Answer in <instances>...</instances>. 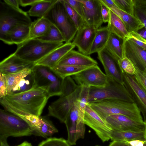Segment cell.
Segmentation results:
<instances>
[{
    "label": "cell",
    "mask_w": 146,
    "mask_h": 146,
    "mask_svg": "<svg viewBox=\"0 0 146 146\" xmlns=\"http://www.w3.org/2000/svg\"><path fill=\"white\" fill-rule=\"evenodd\" d=\"M49 98L44 89L35 88L21 93L7 96L0 100L26 113L40 116Z\"/></svg>",
    "instance_id": "6da1fadb"
},
{
    "label": "cell",
    "mask_w": 146,
    "mask_h": 146,
    "mask_svg": "<svg viewBox=\"0 0 146 146\" xmlns=\"http://www.w3.org/2000/svg\"><path fill=\"white\" fill-rule=\"evenodd\" d=\"M82 87L71 76L64 79L62 94L48 107V115L64 123L72 108L77 102Z\"/></svg>",
    "instance_id": "7a4b0ae2"
},
{
    "label": "cell",
    "mask_w": 146,
    "mask_h": 146,
    "mask_svg": "<svg viewBox=\"0 0 146 146\" xmlns=\"http://www.w3.org/2000/svg\"><path fill=\"white\" fill-rule=\"evenodd\" d=\"M88 104L105 120L110 115L121 114L136 121L144 122L140 110L135 102L109 99Z\"/></svg>",
    "instance_id": "3957f363"
},
{
    "label": "cell",
    "mask_w": 146,
    "mask_h": 146,
    "mask_svg": "<svg viewBox=\"0 0 146 146\" xmlns=\"http://www.w3.org/2000/svg\"><path fill=\"white\" fill-rule=\"evenodd\" d=\"M107 77V82L104 86L90 87L88 104L109 99L135 102L133 96L125 84H122L113 78Z\"/></svg>",
    "instance_id": "277c9868"
},
{
    "label": "cell",
    "mask_w": 146,
    "mask_h": 146,
    "mask_svg": "<svg viewBox=\"0 0 146 146\" xmlns=\"http://www.w3.org/2000/svg\"><path fill=\"white\" fill-rule=\"evenodd\" d=\"M63 44L47 42L36 38L31 39L18 45L14 53L20 58L35 64Z\"/></svg>",
    "instance_id": "5b68a950"
},
{
    "label": "cell",
    "mask_w": 146,
    "mask_h": 146,
    "mask_svg": "<svg viewBox=\"0 0 146 146\" xmlns=\"http://www.w3.org/2000/svg\"><path fill=\"white\" fill-rule=\"evenodd\" d=\"M29 14L21 9L0 1V39L5 43L7 35L13 28L20 25H30L32 23Z\"/></svg>",
    "instance_id": "8992f818"
},
{
    "label": "cell",
    "mask_w": 146,
    "mask_h": 146,
    "mask_svg": "<svg viewBox=\"0 0 146 146\" xmlns=\"http://www.w3.org/2000/svg\"><path fill=\"white\" fill-rule=\"evenodd\" d=\"M44 17L60 31L65 43L73 39L77 29L68 14L63 0H57Z\"/></svg>",
    "instance_id": "52a82bcc"
},
{
    "label": "cell",
    "mask_w": 146,
    "mask_h": 146,
    "mask_svg": "<svg viewBox=\"0 0 146 146\" xmlns=\"http://www.w3.org/2000/svg\"><path fill=\"white\" fill-rule=\"evenodd\" d=\"M35 88L44 89L49 97L60 96L62 94L64 79L48 67L35 64L32 68Z\"/></svg>",
    "instance_id": "ba28073f"
},
{
    "label": "cell",
    "mask_w": 146,
    "mask_h": 146,
    "mask_svg": "<svg viewBox=\"0 0 146 146\" xmlns=\"http://www.w3.org/2000/svg\"><path fill=\"white\" fill-rule=\"evenodd\" d=\"M34 135L30 125L19 116L5 110H0V137H20Z\"/></svg>",
    "instance_id": "9c48e42d"
},
{
    "label": "cell",
    "mask_w": 146,
    "mask_h": 146,
    "mask_svg": "<svg viewBox=\"0 0 146 146\" xmlns=\"http://www.w3.org/2000/svg\"><path fill=\"white\" fill-rule=\"evenodd\" d=\"M64 123L68 132L67 140L70 145H75L78 140L84 138L85 124L84 119L79 115L78 100L68 113Z\"/></svg>",
    "instance_id": "30bf717a"
},
{
    "label": "cell",
    "mask_w": 146,
    "mask_h": 146,
    "mask_svg": "<svg viewBox=\"0 0 146 146\" xmlns=\"http://www.w3.org/2000/svg\"><path fill=\"white\" fill-rule=\"evenodd\" d=\"M72 76L76 83L81 87H102L107 81V76L98 65L89 67Z\"/></svg>",
    "instance_id": "8fae6325"
},
{
    "label": "cell",
    "mask_w": 146,
    "mask_h": 146,
    "mask_svg": "<svg viewBox=\"0 0 146 146\" xmlns=\"http://www.w3.org/2000/svg\"><path fill=\"white\" fill-rule=\"evenodd\" d=\"M16 115L25 120L30 125L34 135L46 138L58 132L52 123L46 117L29 114L21 111L18 112Z\"/></svg>",
    "instance_id": "7c38bea8"
},
{
    "label": "cell",
    "mask_w": 146,
    "mask_h": 146,
    "mask_svg": "<svg viewBox=\"0 0 146 146\" xmlns=\"http://www.w3.org/2000/svg\"><path fill=\"white\" fill-rule=\"evenodd\" d=\"M84 121L85 124L92 129L103 142L110 139L113 129L88 104Z\"/></svg>",
    "instance_id": "4fadbf2b"
},
{
    "label": "cell",
    "mask_w": 146,
    "mask_h": 146,
    "mask_svg": "<svg viewBox=\"0 0 146 146\" xmlns=\"http://www.w3.org/2000/svg\"><path fill=\"white\" fill-rule=\"evenodd\" d=\"M122 48L123 55L135 67L146 73V51L127 38L123 40Z\"/></svg>",
    "instance_id": "5bb4252c"
},
{
    "label": "cell",
    "mask_w": 146,
    "mask_h": 146,
    "mask_svg": "<svg viewBox=\"0 0 146 146\" xmlns=\"http://www.w3.org/2000/svg\"><path fill=\"white\" fill-rule=\"evenodd\" d=\"M97 29L85 22L77 30L72 42L79 52L89 55Z\"/></svg>",
    "instance_id": "9a60e30c"
},
{
    "label": "cell",
    "mask_w": 146,
    "mask_h": 146,
    "mask_svg": "<svg viewBox=\"0 0 146 146\" xmlns=\"http://www.w3.org/2000/svg\"><path fill=\"white\" fill-rule=\"evenodd\" d=\"M98 58L102 64L105 74L118 82L124 84L118 60L105 48L97 52Z\"/></svg>",
    "instance_id": "2e32d148"
},
{
    "label": "cell",
    "mask_w": 146,
    "mask_h": 146,
    "mask_svg": "<svg viewBox=\"0 0 146 146\" xmlns=\"http://www.w3.org/2000/svg\"><path fill=\"white\" fill-rule=\"evenodd\" d=\"M124 84L133 96L146 122V93L133 75L121 73Z\"/></svg>",
    "instance_id": "e0dca14e"
},
{
    "label": "cell",
    "mask_w": 146,
    "mask_h": 146,
    "mask_svg": "<svg viewBox=\"0 0 146 146\" xmlns=\"http://www.w3.org/2000/svg\"><path fill=\"white\" fill-rule=\"evenodd\" d=\"M105 121L113 129L120 131H144L145 123L135 121L125 115L115 114L107 117Z\"/></svg>",
    "instance_id": "ac0fdd59"
},
{
    "label": "cell",
    "mask_w": 146,
    "mask_h": 146,
    "mask_svg": "<svg viewBox=\"0 0 146 146\" xmlns=\"http://www.w3.org/2000/svg\"><path fill=\"white\" fill-rule=\"evenodd\" d=\"M83 4L84 19L88 25L96 29L101 27L103 21L100 0H79Z\"/></svg>",
    "instance_id": "d6986e66"
},
{
    "label": "cell",
    "mask_w": 146,
    "mask_h": 146,
    "mask_svg": "<svg viewBox=\"0 0 146 146\" xmlns=\"http://www.w3.org/2000/svg\"><path fill=\"white\" fill-rule=\"evenodd\" d=\"M35 64L20 58L13 53L1 62L0 72L5 74L16 73L25 69H32Z\"/></svg>",
    "instance_id": "ffe728a7"
},
{
    "label": "cell",
    "mask_w": 146,
    "mask_h": 146,
    "mask_svg": "<svg viewBox=\"0 0 146 146\" xmlns=\"http://www.w3.org/2000/svg\"><path fill=\"white\" fill-rule=\"evenodd\" d=\"M98 64L97 62L89 55L72 50L62 57L57 64L90 67Z\"/></svg>",
    "instance_id": "44dd1931"
},
{
    "label": "cell",
    "mask_w": 146,
    "mask_h": 146,
    "mask_svg": "<svg viewBox=\"0 0 146 146\" xmlns=\"http://www.w3.org/2000/svg\"><path fill=\"white\" fill-rule=\"evenodd\" d=\"M75 46L71 42L65 43L52 51L35 64L42 65L52 68L62 57Z\"/></svg>",
    "instance_id": "7402d4cb"
},
{
    "label": "cell",
    "mask_w": 146,
    "mask_h": 146,
    "mask_svg": "<svg viewBox=\"0 0 146 146\" xmlns=\"http://www.w3.org/2000/svg\"><path fill=\"white\" fill-rule=\"evenodd\" d=\"M109 9L119 18L129 33L137 32L139 30L144 27L142 22L135 15H131L117 8Z\"/></svg>",
    "instance_id": "603a6c76"
},
{
    "label": "cell",
    "mask_w": 146,
    "mask_h": 146,
    "mask_svg": "<svg viewBox=\"0 0 146 146\" xmlns=\"http://www.w3.org/2000/svg\"><path fill=\"white\" fill-rule=\"evenodd\" d=\"M30 25H20L12 29L7 37L5 43L17 46L27 40L30 34Z\"/></svg>",
    "instance_id": "cb8c5ba5"
},
{
    "label": "cell",
    "mask_w": 146,
    "mask_h": 146,
    "mask_svg": "<svg viewBox=\"0 0 146 146\" xmlns=\"http://www.w3.org/2000/svg\"><path fill=\"white\" fill-rule=\"evenodd\" d=\"M52 24L44 17L39 18L32 22L30 25L29 36L28 40L44 36L48 32Z\"/></svg>",
    "instance_id": "d4e9b609"
},
{
    "label": "cell",
    "mask_w": 146,
    "mask_h": 146,
    "mask_svg": "<svg viewBox=\"0 0 146 146\" xmlns=\"http://www.w3.org/2000/svg\"><path fill=\"white\" fill-rule=\"evenodd\" d=\"M107 27L111 33L115 35L123 40L129 33L119 18L110 10V19Z\"/></svg>",
    "instance_id": "484cf974"
},
{
    "label": "cell",
    "mask_w": 146,
    "mask_h": 146,
    "mask_svg": "<svg viewBox=\"0 0 146 146\" xmlns=\"http://www.w3.org/2000/svg\"><path fill=\"white\" fill-rule=\"evenodd\" d=\"M111 33L107 26L97 29L96 35L89 53V55L98 52L104 48Z\"/></svg>",
    "instance_id": "4316f807"
},
{
    "label": "cell",
    "mask_w": 146,
    "mask_h": 146,
    "mask_svg": "<svg viewBox=\"0 0 146 146\" xmlns=\"http://www.w3.org/2000/svg\"><path fill=\"white\" fill-rule=\"evenodd\" d=\"M110 139L112 141L127 142L135 140H146L144 131H120L113 129Z\"/></svg>",
    "instance_id": "83f0119b"
},
{
    "label": "cell",
    "mask_w": 146,
    "mask_h": 146,
    "mask_svg": "<svg viewBox=\"0 0 146 146\" xmlns=\"http://www.w3.org/2000/svg\"><path fill=\"white\" fill-rule=\"evenodd\" d=\"M57 0H40L31 7L28 11L31 16L39 18L44 17Z\"/></svg>",
    "instance_id": "f1b7e54d"
},
{
    "label": "cell",
    "mask_w": 146,
    "mask_h": 146,
    "mask_svg": "<svg viewBox=\"0 0 146 146\" xmlns=\"http://www.w3.org/2000/svg\"><path fill=\"white\" fill-rule=\"evenodd\" d=\"M123 40L111 33L105 48L118 60L124 56L122 44Z\"/></svg>",
    "instance_id": "f546056e"
},
{
    "label": "cell",
    "mask_w": 146,
    "mask_h": 146,
    "mask_svg": "<svg viewBox=\"0 0 146 146\" xmlns=\"http://www.w3.org/2000/svg\"><path fill=\"white\" fill-rule=\"evenodd\" d=\"M89 67H90L57 64L52 69L59 76L64 79L68 77L74 75Z\"/></svg>",
    "instance_id": "4dcf8cb0"
},
{
    "label": "cell",
    "mask_w": 146,
    "mask_h": 146,
    "mask_svg": "<svg viewBox=\"0 0 146 146\" xmlns=\"http://www.w3.org/2000/svg\"><path fill=\"white\" fill-rule=\"evenodd\" d=\"M35 88L34 77L32 71L15 86L9 95L21 93Z\"/></svg>",
    "instance_id": "1f68e13d"
},
{
    "label": "cell",
    "mask_w": 146,
    "mask_h": 146,
    "mask_svg": "<svg viewBox=\"0 0 146 146\" xmlns=\"http://www.w3.org/2000/svg\"><path fill=\"white\" fill-rule=\"evenodd\" d=\"M32 71V69L26 68L17 72L5 74L7 84V96L9 95L15 86Z\"/></svg>",
    "instance_id": "d6a6232c"
},
{
    "label": "cell",
    "mask_w": 146,
    "mask_h": 146,
    "mask_svg": "<svg viewBox=\"0 0 146 146\" xmlns=\"http://www.w3.org/2000/svg\"><path fill=\"white\" fill-rule=\"evenodd\" d=\"M36 38L51 42L63 43L65 42L64 39L60 31L52 24L45 35Z\"/></svg>",
    "instance_id": "836d02e7"
},
{
    "label": "cell",
    "mask_w": 146,
    "mask_h": 146,
    "mask_svg": "<svg viewBox=\"0 0 146 146\" xmlns=\"http://www.w3.org/2000/svg\"><path fill=\"white\" fill-rule=\"evenodd\" d=\"M63 3L66 12L70 18L75 24L77 30L85 22L84 18L75 11L64 0Z\"/></svg>",
    "instance_id": "e575fe53"
},
{
    "label": "cell",
    "mask_w": 146,
    "mask_h": 146,
    "mask_svg": "<svg viewBox=\"0 0 146 146\" xmlns=\"http://www.w3.org/2000/svg\"><path fill=\"white\" fill-rule=\"evenodd\" d=\"M118 62L121 73H124L131 75L135 74L136 69L134 65L125 56L118 60Z\"/></svg>",
    "instance_id": "d590c367"
},
{
    "label": "cell",
    "mask_w": 146,
    "mask_h": 146,
    "mask_svg": "<svg viewBox=\"0 0 146 146\" xmlns=\"http://www.w3.org/2000/svg\"><path fill=\"white\" fill-rule=\"evenodd\" d=\"M118 9L131 15L135 16L133 0H113Z\"/></svg>",
    "instance_id": "8d00e7d4"
},
{
    "label": "cell",
    "mask_w": 146,
    "mask_h": 146,
    "mask_svg": "<svg viewBox=\"0 0 146 146\" xmlns=\"http://www.w3.org/2000/svg\"><path fill=\"white\" fill-rule=\"evenodd\" d=\"M67 140L62 138L50 137L41 142L38 146H71Z\"/></svg>",
    "instance_id": "74e56055"
},
{
    "label": "cell",
    "mask_w": 146,
    "mask_h": 146,
    "mask_svg": "<svg viewBox=\"0 0 146 146\" xmlns=\"http://www.w3.org/2000/svg\"><path fill=\"white\" fill-rule=\"evenodd\" d=\"M133 75L135 78L146 93V73L137 67Z\"/></svg>",
    "instance_id": "f35d334b"
},
{
    "label": "cell",
    "mask_w": 146,
    "mask_h": 146,
    "mask_svg": "<svg viewBox=\"0 0 146 146\" xmlns=\"http://www.w3.org/2000/svg\"><path fill=\"white\" fill-rule=\"evenodd\" d=\"M127 38L135 42L139 46L146 51V40L141 37L137 32H132L129 33Z\"/></svg>",
    "instance_id": "ab89813d"
},
{
    "label": "cell",
    "mask_w": 146,
    "mask_h": 146,
    "mask_svg": "<svg viewBox=\"0 0 146 146\" xmlns=\"http://www.w3.org/2000/svg\"><path fill=\"white\" fill-rule=\"evenodd\" d=\"M75 11L84 17V8L83 4L79 0H64Z\"/></svg>",
    "instance_id": "60d3db41"
},
{
    "label": "cell",
    "mask_w": 146,
    "mask_h": 146,
    "mask_svg": "<svg viewBox=\"0 0 146 146\" xmlns=\"http://www.w3.org/2000/svg\"><path fill=\"white\" fill-rule=\"evenodd\" d=\"M0 98L5 97L7 95V84L5 75L0 72Z\"/></svg>",
    "instance_id": "b9f144b4"
},
{
    "label": "cell",
    "mask_w": 146,
    "mask_h": 146,
    "mask_svg": "<svg viewBox=\"0 0 146 146\" xmlns=\"http://www.w3.org/2000/svg\"><path fill=\"white\" fill-rule=\"evenodd\" d=\"M100 2H101V13L103 22L108 23L110 17V10L100 1Z\"/></svg>",
    "instance_id": "7bdbcfd3"
},
{
    "label": "cell",
    "mask_w": 146,
    "mask_h": 146,
    "mask_svg": "<svg viewBox=\"0 0 146 146\" xmlns=\"http://www.w3.org/2000/svg\"><path fill=\"white\" fill-rule=\"evenodd\" d=\"M40 0H19V5L23 7L33 6Z\"/></svg>",
    "instance_id": "ee69618b"
},
{
    "label": "cell",
    "mask_w": 146,
    "mask_h": 146,
    "mask_svg": "<svg viewBox=\"0 0 146 146\" xmlns=\"http://www.w3.org/2000/svg\"><path fill=\"white\" fill-rule=\"evenodd\" d=\"M126 142L130 146H146V140H135Z\"/></svg>",
    "instance_id": "f6af8a7d"
},
{
    "label": "cell",
    "mask_w": 146,
    "mask_h": 146,
    "mask_svg": "<svg viewBox=\"0 0 146 146\" xmlns=\"http://www.w3.org/2000/svg\"><path fill=\"white\" fill-rule=\"evenodd\" d=\"M100 1L109 9L113 8H118L113 0H100Z\"/></svg>",
    "instance_id": "bcb514c9"
},
{
    "label": "cell",
    "mask_w": 146,
    "mask_h": 146,
    "mask_svg": "<svg viewBox=\"0 0 146 146\" xmlns=\"http://www.w3.org/2000/svg\"><path fill=\"white\" fill-rule=\"evenodd\" d=\"M6 3L14 8L19 9V0H3Z\"/></svg>",
    "instance_id": "7dc6e473"
},
{
    "label": "cell",
    "mask_w": 146,
    "mask_h": 146,
    "mask_svg": "<svg viewBox=\"0 0 146 146\" xmlns=\"http://www.w3.org/2000/svg\"><path fill=\"white\" fill-rule=\"evenodd\" d=\"M108 146H130L127 142L112 141Z\"/></svg>",
    "instance_id": "c3c4849f"
},
{
    "label": "cell",
    "mask_w": 146,
    "mask_h": 146,
    "mask_svg": "<svg viewBox=\"0 0 146 146\" xmlns=\"http://www.w3.org/2000/svg\"><path fill=\"white\" fill-rule=\"evenodd\" d=\"M7 139L0 137V146H10L7 143Z\"/></svg>",
    "instance_id": "681fc988"
},
{
    "label": "cell",
    "mask_w": 146,
    "mask_h": 146,
    "mask_svg": "<svg viewBox=\"0 0 146 146\" xmlns=\"http://www.w3.org/2000/svg\"><path fill=\"white\" fill-rule=\"evenodd\" d=\"M138 33L141 37L146 40V29L145 28Z\"/></svg>",
    "instance_id": "f907efd6"
},
{
    "label": "cell",
    "mask_w": 146,
    "mask_h": 146,
    "mask_svg": "<svg viewBox=\"0 0 146 146\" xmlns=\"http://www.w3.org/2000/svg\"><path fill=\"white\" fill-rule=\"evenodd\" d=\"M17 146H32V145L31 143L25 141Z\"/></svg>",
    "instance_id": "816d5d0a"
},
{
    "label": "cell",
    "mask_w": 146,
    "mask_h": 146,
    "mask_svg": "<svg viewBox=\"0 0 146 146\" xmlns=\"http://www.w3.org/2000/svg\"><path fill=\"white\" fill-rule=\"evenodd\" d=\"M145 123V129L144 131L145 133V139L146 140V122Z\"/></svg>",
    "instance_id": "f5cc1de1"
},
{
    "label": "cell",
    "mask_w": 146,
    "mask_h": 146,
    "mask_svg": "<svg viewBox=\"0 0 146 146\" xmlns=\"http://www.w3.org/2000/svg\"><path fill=\"white\" fill-rule=\"evenodd\" d=\"M95 146H101L98 145H96Z\"/></svg>",
    "instance_id": "db71d44e"
},
{
    "label": "cell",
    "mask_w": 146,
    "mask_h": 146,
    "mask_svg": "<svg viewBox=\"0 0 146 146\" xmlns=\"http://www.w3.org/2000/svg\"><path fill=\"white\" fill-rule=\"evenodd\" d=\"M146 44V43H145Z\"/></svg>",
    "instance_id": "11a10c76"
}]
</instances>
